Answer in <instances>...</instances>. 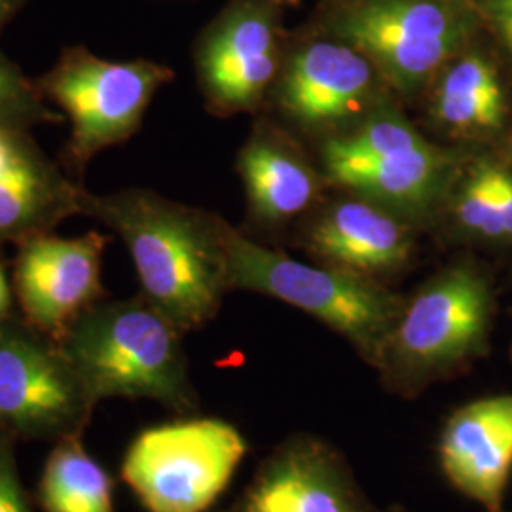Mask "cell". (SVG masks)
<instances>
[{"label":"cell","instance_id":"cell-2","mask_svg":"<svg viewBox=\"0 0 512 512\" xmlns=\"http://www.w3.org/2000/svg\"><path fill=\"white\" fill-rule=\"evenodd\" d=\"M181 332L145 296L99 302L82 313L57 349L73 370L84 399H150L190 404Z\"/></svg>","mask_w":512,"mask_h":512},{"label":"cell","instance_id":"cell-12","mask_svg":"<svg viewBox=\"0 0 512 512\" xmlns=\"http://www.w3.org/2000/svg\"><path fill=\"white\" fill-rule=\"evenodd\" d=\"M378 76L365 54L327 33L302 42L289 57L281 105L304 126L340 124L366 109Z\"/></svg>","mask_w":512,"mask_h":512},{"label":"cell","instance_id":"cell-16","mask_svg":"<svg viewBox=\"0 0 512 512\" xmlns=\"http://www.w3.org/2000/svg\"><path fill=\"white\" fill-rule=\"evenodd\" d=\"M308 241L330 266L366 277L403 268L412 253L408 228L368 200L334 203L313 224Z\"/></svg>","mask_w":512,"mask_h":512},{"label":"cell","instance_id":"cell-23","mask_svg":"<svg viewBox=\"0 0 512 512\" xmlns=\"http://www.w3.org/2000/svg\"><path fill=\"white\" fill-rule=\"evenodd\" d=\"M0 512H31L19 486L14 459L0 444Z\"/></svg>","mask_w":512,"mask_h":512},{"label":"cell","instance_id":"cell-14","mask_svg":"<svg viewBox=\"0 0 512 512\" xmlns=\"http://www.w3.org/2000/svg\"><path fill=\"white\" fill-rule=\"evenodd\" d=\"M442 473L488 512H501L512 473V393L458 408L439 439Z\"/></svg>","mask_w":512,"mask_h":512},{"label":"cell","instance_id":"cell-4","mask_svg":"<svg viewBox=\"0 0 512 512\" xmlns=\"http://www.w3.org/2000/svg\"><path fill=\"white\" fill-rule=\"evenodd\" d=\"M471 0H332L325 33L365 54L393 88L418 92L473 44Z\"/></svg>","mask_w":512,"mask_h":512},{"label":"cell","instance_id":"cell-22","mask_svg":"<svg viewBox=\"0 0 512 512\" xmlns=\"http://www.w3.org/2000/svg\"><path fill=\"white\" fill-rule=\"evenodd\" d=\"M480 23L512 55V0H471Z\"/></svg>","mask_w":512,"mask_h":512},{"label":"cell","instance_id":"cell-24","mask_svg":"<svg viewBox=\"0 0 512 512\" xmlns=\"http://www.w3.org/2000/svg\"><path fill=\"white\" fill-rule=\"evenodd\" d=\"M495 190L503 238L512 239V173L495 165Z\"/></svg>","mask_w":512,"mask_h":512},{"label":"cell","instance_id":"cell-20","mask_svg":"<svg viewBox=\"0 0 512 512\" xmlns=\"http://www.w3.org/2000/svg\"><path fill=\"white\" fill-rule=\"evenodd\" d=\"M65 116L48 105L37 80H29L0 50V129L31 131L44 124H61Z\"/></svg>","mask_w":512,"mask_h":512},{"label":"cell","instance_id":"cell-11","mask_svg":"<svg viewBox=\"0 0 512 512\" xmlns=\"http://www.w3.org/2000/svg\"><path fill=\"white\" fill-rule=\"evenodd\" d=\"M232 512H366V501L332 448L294 439L260 465Z\"/></svg>","mask_w":512,"mask_h":512},{"label":"cell","instance_id":"cell-5","mask_svg":"<svg viewBox=\"0 0 512 512\" xmlns=\"http://www.w3.org/2000/svg\"><path fill=\"white\" fill-rule=\"evenodd\" d=\"M173 76L171 67L156 61H110L84 46L65 48L37 86L71 122L67 173L82 179L97 154L135 135L154 95Z\"/></svg>","mask_w":512,"mask_h":512},{"label":"cell","instance_id":"cell-8","mask_svg":"<svg viewBox=\"0 0 512 512\" xmlns=\"http://www.w3.org/2000/svg\"><path fill=\"white\" fill-rule=\"evenodd\" d=\"M325 165L336 183L385 209L420 211L435 200L446 156L403 116L378 114L351 135L325 147Z\"/></svg>","mask_w":512,"mask_h":512},{"label":"cell","instance_id":"cell-18","mask_svg":"<svg viewBox=\"0 0 512 512\" xmlns=\"http://www.w3.org/2000/svg\"><path fill=\"white\" fill-rule=\"evenodd\" d=\"M239 173L251 207L268 222L291 219L304 211L317 192L315 173L291 150L255 137L239 154Z\"/></svg>","mask_w":512,"mask_h":512},{"label":"cell","instance_id":"cell-9","mask_svg":"<svg viewBox=\"0 0 512 512\" xmlns=\"http://www.w3.org/2000/svg\"><path fill=\"white\" fill-rule=\"evenodd\" d=\"M272 0H234L198 40L196 69L217 114L249 110L264 97L281 63V31Z\"/></svg>","mask_w":512,"mask_h":512},{"label":"cell","instance_id":"cell-7","mask_svg":"<svg viewBox=\"0 0 512 512\" xmlns=\"http://www.w3.org/2000/svg\"><path fill=\"white\" fill-rule=\"evenodd\" d=\"M245 454L243 435L226 421H177L133 440L122 476L147 512H205L226 490Z\"/></svg>","mask_w":512,"mask_h":512},{"label":"cell","instance_id":"cell-6","mask_svg":"<svg viewBox=\"0 0 512 512\" xmlns=\"http://www.w3.org/2000/svg\"><path fill=\"white\" fill-rule=\"evenodd\" d=\"M492 315L494 296L482 275L469 266L444 270L404 304L380 368L401 391H416L476 357Z\"/></svg>","mask_w":512,"mask_h":512},{"label":"cell","instance_id":"cell-17","mask_svg":"<svg viewBox=\"0 0 512 512\" xmlns=\"http://www.w3.org/2000/svg\"><path fill=\"white\" fill-rule=\"evenodd\" d=\"M433 114L456 135H480L501 128L507 101L499 73L488 55L471 46L435 78Z\"/></svg>","mask_w":512,"mask_h":512},{"label":"cell","instance_id":"cell-25","mask_svg":"<svg viewBox=\"0 0 512 512\" xmlns=\"http://www.w3.org/2000/svg\"><path fill=\"white\" fill-rule=\"evenodd\" d=\"M27 0H0V31L18 16Z\"/></svg>","mask_w":512,"mask_h":512},{"label":"cell","instance_id":"cell-26","mask_svg":"<svg viewBox=\"0 0 512 512\" xmlns=\"http://www.w3.org/2000/svg\"><path fill=\"white\" fill-rule=\"evenodd\" d=\"M10 304H12V294L8 287V279L4 274V266L0 262V323L6 321V317L10 315Z\"/></svg>","mask_w":512,"mask_h":512},{"label":"cell","instance_id":"cell-3","mask_svg":"<svg viewBox=\"0 0 512 512\" xmlns=\"http://www.w3.org/2000/svg\"><path fill=\"white\" fill-rule=\"evenodd\" d=\"M228 289L266 294L342 334L366 363L382 366L404 302L366 275L310 266L258 245L226 220L220 224Z\"/></svg>","mask_w":512,"mask_h":512},{"label":"cell","instance_id":"cell-10","mask_svg":"<svg viewBox=\"0 0 512 512\" xmlns=\"http://www.w3.org/2000/svg\"><path fill=\"white\" fill-rule=\"evenodd\" d=\"M107 245L109 238L95 230L69 239L44 234L16 245L14 287L33 329L57 344L82 313L101 302Z\"/></svg>","mask_w":512,"mask_h":512},{"label":"cell","instance_id":"cell-13","mask_svg":"<svg viewBox=\"0 0 512 512\" xmlns=\"http://www.w3.org/2000/svg\"><path fill=\"white\" fill-rule=\"evenodd\" d=\"M84 190L38 148L31 131L0 129V247L52 234L78 217Z\"/></svg>","mask_w":512,"mask_h":512},{"label":"cell","instance_id":"cell-19","mask_svg":"<svg viewBox=\"0 0 512 512\" xmlns=\"http://www.w3.org/2000/svg\"><path fill=\"white\" fill-rule=\"evenodd\" d=\"M40 501L48 512H112V480L78 440H65L46 463Z\"/></svg>","mask_w":512,"mask_h":512},{"label":"cell","instance_id":"cell-15","mask_svg":"<svg viewBox=\"0 0 512 512\" xmlns=\"http://www.w3.org/2000/svg\"><path fill=\"white\" fill-rule=\"evenodd\" d=\"M84 393L57 346L0 327V421L48 431L74 418Z\"/></svg>","mask_w":512,"mask_h":512},{"label":"cell","instance_id":"cell-27","mask_svg":"<svg viewBox=\"0 0 512 512\" xmlns=\"http://www.w3.org/2000/svg\"><path fill=\"white\" fill-rule=\"evenodd\" d=\"M272 2H275V4H291V2H293V4H296L298 0H272Z\"/></svg>","mask_w":512,"mask_h":512},{"label":"cell","instance_id":"cell-21","mask_svg":"<svg viewBox=\"0 0 512 512\" xmlns=\"http://www.w3.org/2000/svg\"><path fill=\"white\" fill-rule=\"evenodd\" d=\"M454 213L459 226L469 234L486 239H503L494 164L476 165L467 175L465 183L461 184Z\"/></svg>","mask_w":512,"mask_h":512},{"label":"cell","instance_id":"cell-1","mask_svg":"<svg viewBox=\"0 0 512 512\" xmlns=\"http://www.w3.org/2000/svg\"><path fill=\"white\" fill-rule=\"evenodd\" d=\"M80 215L122 238L143 296L177 329H200L217 315L228 291L220 217L141 188L84 190Z\"/></svg>","mask_w":512,"mask_h":512}]
</instances>
